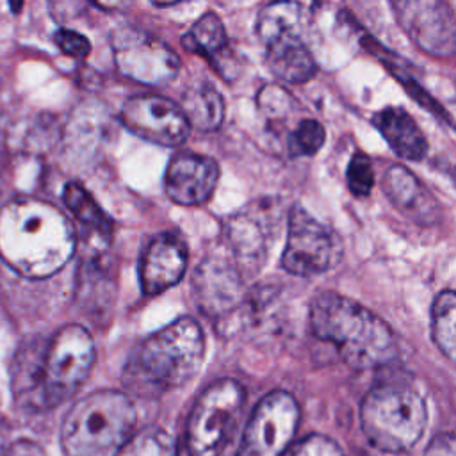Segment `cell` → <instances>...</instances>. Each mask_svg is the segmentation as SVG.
<instances>
[{
	"mask_svg": "<svg viewBox=\"0 0 456 456\" xmlns=\"http://www.w3.org/2000/svg\"><path fill=\"white\" fill-rule=\"evenodd\" d=\"M75 251V232L53 205L21 198L0 210V256L25 278H48L61 271Z\"/></svg>",
	"mask_w": 456,
	"mask_h": 456,
	"instance_id": "cell-1",
	"label": "cell"
},
{
	"mask_svg": "<svg viewBox=\"0 0 456 456\" xmlns=\"http://www.w3.org/2000/svg\"><path fill=\"white\" fill-rule=\"evenodd\" d=\"M310 328L319 340L335 346L338 356L356 370L379 369L397 358L390 326L347 296H315L310 305Z\"/></svg>",
	"mask_w": 456,
	"mask_h": 456,
	"instance_id": "cell-2",
	"label": "cell"
},
{
	"mask_svg": "<svg viewBox=\"0 0 456 456\" xmlns=\"http://www.w3.org/2000/svg\"><path fill=\"white\" fill-rule=\"evenodd\" d=\"M28 354L32 363L21 354L20 369L14 372V394L43 408L69 399L86 383L96 358L91 333L77 322L59 328L41 354Z\"/></svg>",
	"mask_w": 456,
	"mask_h": 456,
	"instance_id": "cell-3",
	"label": "cell"
},
{
	"mask_svg": "<svg viewBox=\"0 0 456 456\" xmlns=\"http://www.w3.org/2000/svg\"><path fill=\"white\" fill-rule=\"evenodd\" d=\"M205 337L191 317H180L146 337L128 360L123 383L137 395H159L189 383L201 369Z\"/></svg>",
	"mask_w": 456,
	"mask_h": 456,
	"instance_id": "cell-4",
	"label": "cell"
},
{
	"mask_svg": "<svg viewBox=\"0 0 456 456\" xmlns=\"http://www.w3.org/2000/svg\"><path fill=\"white\" fill-rule=\"evenodd\" d=\"M426 424L424 395L403 372L378 379L360 406L362 431L367 442L381 452H406L420 440Z\"/></svg>",
	"mask_w": 456,
	"mask_h": 456,
	"instance_id": "cell-5",
	"label": "cell"
},
{
	"mask_svg": "<svg viewBox=\"0 0 456 456\" xmlns=\"http://www.w3.org/2000/svg\"><path fill=\"white\" fill-rule=\"evenodd\" d=\"M135 426L126 394L96 390L80 397L64 415L61 447L64 456H116Z\"/></svg>",
	"mask_w": 456,
	"mask_h": 456,
	"instance_id": "cell-6",
	"label": "cell"
},
{
	"mask_svg": "<svg viewBox=\"0 0 456 456\" xmlns=\"http://www.w3.org/2000/svg\"><path fill=\"white\" fill-rule=\"evenodd\" d=\"M244 403V388L223 378L196 401L187 420V449L191 456H221Z\"/></svg>",
	"mask_w": 456,
	"mask_h": 456,
	"instance_id": "cell-7",
	"label": "cell"
},
{
	"mask_svg": "<svg viewBox=\"0 0 456 456\" xmlns=\"http://www.w3.org/2000/svg\"><path fill=\"white\" fill-rule=\"evenodd\" d=\"M342 253L340 240L331 228L310 216L301 205L289 212L287 242L281 267L296 276H315L331 269Z\"/></svg>",
	"mask_w": 456,
	"mask_h": 456,
	"instance_id": "cell-8",
	"label": "cell"
},
{
	"mask_svg": "<svg viewBox=\"0 0 456 456\" xmlns=\"http://www.w3.org/2000/svg\"><path fill=\"white\" fill-rule=\"evenodd\" d=\"M110 46L119 73L135 82L166 86L180 71L178 55L164 41L144 30L121 27L112 32Z\"/></svg>",
	"mask_w": 456,
	"mask_h": 456,
	"instance_id": "cell-9",
	"label": "cell"
},
{
	"mask_svg": "<svg viewBox=\"0 0 456 456\" xmlns=\"http://www.w3.org/2000/svg\"><path fill=\"white\" fill-rule=\"evenodd\" d=\"M299 422V406L292 394L274 390L255 406L237 456H281L290 445Z\"/></svg>",
	"mask_w": 456,
	"mask_h": 456,
	"instance_id": "cell-10",
	"label": "cell"
},
{
	"mask_svg": "<svg viewBox=\"0 0 456 456\" xmlns=\"http://www.w3.org/2000/svg\"><path fill=\"white\" fill-rule=\"evenodd\" d=\"M399 27L426 53L452 57L456 52V20L445 0H392Z\"/></svg>",
	"mask_w": 456,
	"mask_h": 456,
	"instance_id": "cell-11",
	"label": "cell"
},
{
	"mask_svg": "<svg viewBox=\"0 0 456 456\" xmlns=\"http://www.w3.org/2000/svg\"><path fill=\"white\" fill-rule=\"evenodd\" d=\"M119 119L134 135L160 146L182 144L191 130L180 105L157 94L128 98L121 107Z\"/></svg>",
	"mask_w": 456,
	"mask_h": 456,
	"instance_id": "cell-12",
	"label": "cell"
},
{
	"mask_svg": "<svg viewBox=\"0 0 456 456\" xmlns=\"http://www.w3.org/2000/svg\"><path fill=\"white\" fill-rule=\"evenodd\" d=\"M244 274L230 255L210 253L194 273V296L210 317H223L242 303Z\"/></svg>",
	"mask_w": 456,
	"mask_h": 456,
	"instance_id": "cell-13",
	"label": "cell"
},
{
	"mask_svg": "<svg viewBox=\"0 0 456 456\" xmlns=\"http://www.w3.org/2000/svg\"><path fill=\"white\" fill-rule=\"evenodd\" d=\"M269 208L271 201L264 207H256L255 203L230 217L226 223V244L244 278L256 273L265 262L271 228L265 214Z\"/></svg>",
	"mask_w": 456,
	"mask_h": 456,
	"instance_id": "cell-14",
	"label": "cell"
},
{
	"mask_svg": "<svg viewBox=\"0 0 456 456\" xmlns=\"http://www.w3.org/2000/svg\"><path fill=\"white\" fill-rule=\"evenodd\" d=\"M219 180V166L214 159L198 153L175 155L164 175L167 196L183 207L205 203Z\"/></svg>",
	"mask_w": 456,
	"mask_h": 456,
	"instance_id": "cell-15",
	"label": "cell"
},
{
	"mask_svg": "<svg viewBox=\"0 0 456 456\" xmlns=\"http://www.w3.org/2000/svg\"><path fill=\"white\" fill-rule=\"evenodd\" d=\"M187 267V248L175 233L157 235L141 256L139 280L141 289L148 296L164 292L176 285Z\"/></svg>",
	"mask_w": 456,
	"mask_h": 456,
	"instance_id": "cell-16",
	"label": "cell"
},
{
	"mask_svg": "<svg viewBox=\"0 0 456 456\" xmlns=\"http://www.w3.org/2000/svg\"><path fill=\"white\" fill-rule=\"evenodd\" d=\"M381 185L390 203L408 219L426 226L435 224L440 219V205L436 198L404 166H390L383 175Z\"/></svg>",
	"mask_w": 456,
	"mask_h": 456,
	"instance_id": "cell-17",
	"label": "cell"
},
{
	"mask_svg": "<svg viewBox=\"0 0 456 456\" xmlns=\"http://www.w3.org/2000/svg\"><path fill=\"white\" fill-rule=\"evenodd\" d=\"M374 125L388 146L404 160H422L428 151V141L415 119L403 107H385Z\"/></svg>",
	"mask_w": 456,
	"mask_h": 456,
	"instance_id": "cell-18",
	"label": "cell"
},
{
	"mask_svg": "<svg viewBox=\"0 0 456 456\" xmlns=\"http://www.w3.org/2000/svg\"><path fill=\"white\" fill-rule=\"evenodd\" d=\"M306 12L294 0H276L267 4L256 18V34L265 46L283 41L303 39Z\"/></svg>",
	"mask_w": 456,
	"mask_h": 456,
	"instance_id": "cell-19",
	"label": "cell"
},
{
	"mask_svg": "<svg viewBox=\"0 0 456 456\" xmlns=\"http://www.w3.org/2000/svg\"><path fill=\"white\" fill-rule=\"evenodd\" d=\"M265 62L280 80L303 84L315 75V61L303 39L274 43L265 46Z\"/></svg>",
	"mask_w": 456,
	"mask_h": 456,
	"instance_id": "cell-20",
	"label": "cell"
},
{
	"mask_svg": "<svg viewBox=\"0 0 456 456\" xmlns=\"http://www.w3.org/2000/svg\"><path fill=\"white\" fill-rule=\"evenodd\" d=\"M180 109L189 126L203 132L216 130L224 118L223 96L208 82L191 86L182 96Z\"/></svg>",
	"mask_w": 456,
	"mask_h": 456,
	"instance_id": "cell-21",
	"label": "cell"
},
{
	"mask_svg": "<svg viewBox=\"0 0 456 456\" xmlns=\"http://www.w3.org/2000/svg\"><path fill=\"white\" fill-rule=\"evenodd\" d=\"M62 200L68 210L89 230H93L103 240H110L112 237V221L109 216L100 208L94 198L77 182H69L64 187Z\"/></svg>",
	"mask_w": 456,
	"mask_h": 456,
	"instance_id": "cell-22",
	"label": "cell"
},
{
	"mask_svg": "<svg viewBox=\"0 0 456 456\" xmlns=\"http://www.w3.org/2000/svg\"><path fill=\"white\" fill-rule=\"evenodd\" d=\"M228 37L223 20L216 12H205L187 34L182 36V45L192 53H201L207 59H214L226 48Z\"/></svg>",
	"mask_w": 456,
	"mask_h": 456,
	"instance_id": "cell-23",
	"label": "cell"
},
{
	"mask_svg": "<svg viewBox=\"0 0 456 456\" xmlns=\"http://www.w3.org/2000/svg\"><path fill=\"white\" fill-rule=\"evenodd\" d=\"M456 296L451 289L442 290L431 306V337L436 347L449 362L454 360V321H456Z\"/></svg>",
	"mask_w": 456,
	"mask_h": 456,
	"instance_id": "cell-24",
	"label": "cell"
},
{
	"mask_svg": "<svg viewBox=\"0 0 456 456\" xmlns=\"http://www.w3.org/2000/svg\"><path fill=\"white\" fill-rule=\"evenodd\" d=\"M116 456H176V447L166 429L150 426L137 435H130Z\"/></svg>",
	"mask_w": 456,
	"mask_h": 456,
	"instance_id": "cell-25",
	"label": "cell"
},
{
	"mask_svg": "<svg viewBox=\"0 0 456 456\" xmlns=\"http://www.w3.org/2000/svg\"><path fill=\"white\" fill-rule=\"evenodd\" d=\"M326 139L324 126L315 119H301L294 132L289 135V153L292 157L315 155Z\"/></svg>",
	"mask_w": 456,
	"mask_h": 456,
	"instance_id": "cell-26",
	"label": "cell"
},
{
	"mask_svg": "<svg viewBox=\"0 0 456 456\" xmlns=\"http://www.w3.org/2000/svg\"><path fill=\"white\" fill-rule=\"evenodd\" d=\"M346 180H347L349 191L354 196L365 198L370 194L372 185H374V171H372L370 159L365 153L356 151L351 157V160L347 164V171H346Z\"/></svg>",
	"mask_w": 456,
	"mask_h": 456,
	"instance_id": "cell-27",
	"label": "cell"
},
{
	"mask_svg": "<svg viewBox=\"0 0 456 456\" xmlns=\"http://www.w3.org/2000/svg\"><path fill=\"white\" fill-rule=\"evenodd\" d=\"M294 98L281 87H276V86H267L264 87L258 96H256V103L260 107V110L271 119H283L290 107H292V102Z\"/></svg>",
	"mask_w": 456,
	"mask_h": 456,
	"instance_id": "cell-28",
	"label": "cell"
},
{
	"mask_svg": "<svg viewBox=\"0 0 456 456\" xmlns=\"http://www.w3.org/2000/svg\"><path fill=\"white\" fill-rule=\"evenodd\" d=\"M289 456H346L340 445L324 435H310L303 438Z\"/></svg>",
	"mask_w": 456,
	"mask_h": 456,
	"instance_id": "cell-29",
	"label": "cell"
},
{
	"mask_svg": "<svg viewBox=\"0 0 456 456\" xmlns=\"http://www.w3.org/2000/svg\"><path fill=\"white\" fill-rule=\"evenodd\" d=\"M53 39H55L57 48L69 57L82 59V57H87L91 52L89 39L86 36H82L80 32H75L69 28H59L55 32Z\"/></svg>",
	"mask_w": 456,
	"mask_h": 456,
	"instance_id": "cell-30",
	"label": "cell"
},
{
	"mask_svg": "<svg viewBox=\"0 0 456 456\" xmlns=\"http://www.w3.org/2000/svg\"><path fill=\"white\" fill-rule=\"evenodd\" d=\"M422 456H456V440L452 433H438Z\"/></svg>",
	"mask_w": 456,
	"mask_h": 456,
	"instance_id": "cell-31",
	"label": "cell"
},
{
	"mask_svg": "<svg viewBox=\"0 0 456 456\" xmlns=\"http://www.w3.org/2000/svg\"><path fill=\"white\" fill-rule=\"evenodd\" d=\"M50 4L55 18L59 20H69L77 16L84 7V0H50Z\"/></svg>",
	"mask_w": 456,
	"mask_h": 456,
	"instance_id": "cell-32",
	"label": "cell"
},
{
	"mask_svg": "<svg viewBox=\"0 0 456 456\" xmlns=\"http://www.w3.org/2000/svg\"><path fill=\"white\" fill-rule=\"evenodd\" d=\"M91 2L96 4V5L102 7V9L114 11V9H123V7H126L132 0H91Z\"/></svg>",
	"mask_w": 456,
	"mask_h": 456,
	"instance_id": "cell-33",
	"label": "cell"
},
{
	"mask_svg": "<svg viewBox=\"0 0 456 456\" xmlns=\"http://www.w3.org/2000/svg\"><path fill=\"white\" fill-rule=\"evenodd\" d=\"M9 5L12 12H18L23 7V0H9Z\"/></svg>",
	"mask_w": 456,
	"mask_h": 456,
	"instance_id": "cell-34",
	"label": "cell"
},
{
	"mask_svg": "<svg viewBox=\"0 0 456 456\" xmlns=\"http://www.w3.org/2000/svg\"><path fill=\"white\" fill-rule=\"evenodd\" d=\"M151 4H155V5H160V7H164V5H171V4H176L178 0H150Z\"/></svg>",
	"mask_w": 456,
	"mask_h": 456,
	"instance_id": "cell-35",
	"label": "cell"
}]
</instances>
